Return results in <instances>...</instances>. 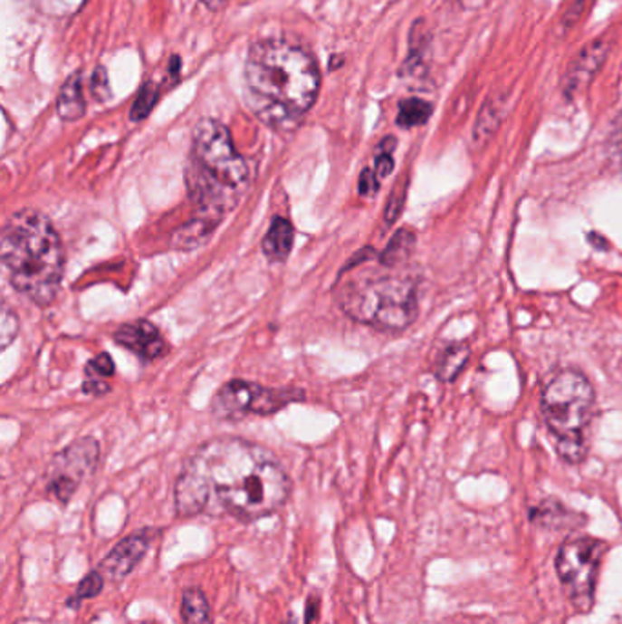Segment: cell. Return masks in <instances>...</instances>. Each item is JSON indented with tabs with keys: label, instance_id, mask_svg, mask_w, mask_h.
I'll use <instances>...</instances> for the list:
<instances>
[{
	"label": "cell",
	"instance_id": "cell-1",
	"mask_svg": "<svg viewBox=\"0 0 622 624\" xmlns=\"http://www.w3.org/2000/svg\"><path fill=\"white\" fill-rule=\"evenodd\" d=\"M291 478L267 447L239 437H217L185 460L174 485L179 517H232L254 523L280 512Z\"/></svg>",
	"mask_w": 622,
	"mask_h": 624
},
{
	"label": "cell",
	"instance_id": "cell-2",
	"mask_svg": "<svg viewBox=\"0 0 622 624\" xmlns=\"http://www.w3.org/2000/svg\"><path fill=\"white\" fill-rule=\"evenodd\" d=\"M318 64L303 46L265 39L251 46L244 61V99L256 117L278 132L294 130L316 102Z\"/></svg>",
	"mask_w": 622,
	"mask_h": 624
},
{
	"label": "cell",
	"instance_id": "cell-3",
	"mask_svg": "<svg viewBox=\"0 0 622 624\" xmlns=\"http://www.w3.org/2000/svg\"><path fill=\"white\" fill-rule=\"evenodd\" d=\"M0 262L15 291L39 307L50 305L64 276V248L53 223L39 210L12 214L0 234Z\"/></svg>",
	"mask_w": 622,
	"mask_h": 624
},
{
	"label": "cell",
	"instance_id": "cell-4",
	"mask_svg": "<svg viewBox=\"0 0 622 624\" xmlns=\"http://www.w3.org/2000/svg\"><path fill=\"white\" fill-rule=\"evenodd\" d=\"M541 406L560 458L569 464L582 462L588 455V429L595 413L591 382L580 370H559L546 384Z\"/></svg>",
	"mask_w": 622,
	"mask_h": 624
},
{
	"label": "cell",
	"instance_id": "cell-5",
	"mask_svg": "<svg viewBox=\"0 0 622 624\" xmlns=\"http://www.w3.org/2000/svg\"><path fill=\"white\" fill-rule=\"evenodd\" d=\"M338 300L352 320L380 331H404L418 316L416 283L407 276L380 274L350 280L341 287Z\"/></svg>",
	"mask_w": 622,
	"mask_h": 624
},
{
	"label": "cell",
	"instance_id": "cell-6",
	"mask_svg": "<svg viewBox=\"0 0 622 624\" xmlns=\"http://www.w3.org/2000/svg\"><path fill=\"white\" fill-rule=\"evenodd\" d=\"M188 170L235 196L246 187L251 176V168L235 150L228 129L215 119H201L194 127Z\"/></svg>",
	"mask_w": 622,
	"mask_h": 624
},
{
	"label": "cell",
	"instance_id": "cell-7",
	"mask_svg": "<svg viewBox=\"0 0 622 624\" xmlns=\"http://www.w3.org/2000/svg\"><path fill=\"white\" fill-rule=\"evenodd\" d=\"M608 546L593 537L568 539L557 553L555 570L566 595L580 610L593 604L597 577Z\"/></svg>",
	"mask_w": 622,
	"mask_h": 624
},
{
	"label": "cell",
	"instance_id": "cell-8",
	"mask_svg": "<svg viewBox=\"0 0 622 624\" xmlns=\"http://www.w3.org/2000/svg\"><path fill=\"white\" fill-rule=\"evenodd\" d=\"M303 398L298 389H271L260 384L232 380L225 384L212 400V413L219 420H237L248 413L273 415Z\"/></svg>",
	"mask_w": 622,
	"mask_h": 624
},
{
	"label": "cell",
	"instance_id": "cell-9",
	"mask_svg": "<svg viewBox=\"0 0 622 624\" xmlns=\"http://www.w3.org/2000/svg\"><path fill=\"white\" fill-rule=\"evenodd\" d=\"M99 460L100 447L95 438L84 437L72 442L52 458L44 473L46 494L59 504H68L82 482L93 475Z\"/></svg>",
	"mask_w": 622,
	"mask_h": 624
},
{
	"label": "cell",
	"instance_id": "cell-10",
	"mask_svg": "<svg viewBox=\"0 0 622 624\" xmlns=\"http://www.w3.org/2000/svg\"><path fill=\"white\" fill-rule=\"evenodd\" d=\"M159 535L154 528L139 530L129 537H124L120 542H117L111 552L99 562V571L104 579L111 582H120L127 579L136 566L143 561L147 555L150 544Z\"/></svg>",
	"mask_w": 622,
	"mask_h": 624
},
{
	"label": "cell",
	"instance_id": "cell-11",
	"mask_svg": "<svg viewBox=\"0 0 622 624\" xmlns=\"http://www.w3.org/2000/svg\"><path fill=\"white\" fill-rule=\"evenodd\" d=\"M609 41L598 39L589 43L580 50V53L573 59V62L568 66L564 79H562V90L568 97L586 88L602 70L608 53H609Z\"/></svg>",
	"mask_w": 622,
	"mask_h": 624
},
{
	"label": "cell",
	"instance_id": "cell-12",
	"mask_svg": "<svg viewBox=\"0 0 622 624\" xmlns=\"http://www.w3.org/2000/svg\"><path fill=\"white\" fill-rule=\"evenodd\" d=\"M113 340L143 360H156L167 352V341L158 327L147 320L124 323L113 332Z\"/></svg>",
	"mask_w": 622,
	"mask_h": 624
},
{
	"label": "cell",
	"instance_id": "cell-13",
	"mask_svg": "<svg viewBox=\"0 0 622 624\" xmlns=\"http://www.w3.org/2000/svg\"><path fill=\"white\" fill-rule=\"evenodd\" d=\"M530 519L533 524L550 528V530H562V528H575L579 524V515L566 508L557 498H548L542 501L530 512Z\"/></svg>",
	"mask_w": 622,
	"mask_h": 624
},
{
	"label": "cell",
	"instance_id": "cell-14",
	"mask_svg": "<svg viewBox=\"0 0 622 624\" xmlns=\"http://www.w3.org/2000/svg\"><path fill=\"white\" fill-rule=\"evenodd\" d=\"M294 245V228L285 217H274L263 237L262 251L271 262H285Z\"/></svg>",
	"mask_w": 622,
	"mask_h": 624
},
{
	"label": "cell",
	"instance_id": "cell-15",
	"mask_svg": "<svg viewBox=\"0 0 622 624\" xmlns=\"http://www.w3.org/2000/svg\"><path fill=\"white\" fill-rule=\"evenodd\" d=\"M86 113V101L82 93V81L79 73L70 75L57 97V115L66 120H79Z\"/></svg>",
	"mask_w": 622,
	"mask_h": 624
},
{
	"label": "cell",
	"instance_id": "cell-16",
	"mask_svg": "<svg viewBox=\"0 0 622 624\" xmlns=\"http://www.w3.org/2000/svg\"><path fill=\"white\" fill-rule=\"evenodd\" d=\"M471 356V347L464 341L449 343L435 361V374L436 379L449 384L456 380L458 374L464 370Z\"/></svg>",
	"mask_w": 622,
	"mask_h": 624
},
{
	"label": "cell",
	"instance_id": "cell-17",
	"mask_svg": "<svg viewBox=\"0 0 622 624\" xmlns=\"http://www.w3.org/2000/svg\"><path fill=\"white\" fill-rule=\"evenodd\" d=\"M221 219L210 217L205 214H197L190 223L183 225L172 239V245L177 251H192V248L199 246L203 241L210 237V234L215 230Z\"/></svg>",
	"mask_w": 622,
	"mask_h": 624
},
{
	"label": "cell",
	"instance_id": "cell-18",
	"mask_svg": "<svg viewBox=\"0 0 622 624\" xmlns=\"http://www.w3.org/2000/svg\"><path fill=\"white\" fill-rule=\"evenodd\" d=\"M181 619L185 624H212V608L201 588H187L181 597Z\"/></svg>",
	"mask_w": 622,
	"mask_h": 624
},
{
	"label": "cell",
	"instance_id": "cell-19",
	"mask_svg": "<svg viewBox=\"0 0 622 624\" xmlns=\"http://www.w3.org/2000/svg\"><path fill=\"white\" fill-rule=\"evenodd\" d=\"M504 117V101L502 99H487L483 108L478 113L476 124L473 129V141L476 145H483L501 127V120Z\"/></svg>",
	"mask_w": 622,
	"mask_h": 624
},
{
	"label": "cell",
	"instance_id": "cell-20",
	"mask_svg": "<svg viewBox=\"0 0 622 624\" xmlns=\"http://www.w3.org/2000/svg\"><path fill=\"white\" fill-rule=\"evenodd\" d=\"M415 243H416V235L413 230H409V228L398 230L380 256L382 265L384 267H397V265L404 264L411 256Z\"/></svg>",
	"mask_w": 622,
	"mask_h": 624
},
{
	"label": "cell",
	"instance_id": "cell-21",
	"mask_svg": "<svg viewBox=\"0 0 622 624\" xmlns=\"http://www.w3.org/2000/svg\"><path fill=\"white\" fill-rule=\"evenodd\" d=\"M433 113V106L424 101V99H406L400 102L398 106V117L397 122L398 127L402 129H415V127H422L429 120Z\"/></svg>",
	"mask_w": 622,
	"mask_h": 624
},
{
	"label": "cell",
	"instance_id": "cell-22",
	"mask_svg": "<svg viewBox=\"0 0 622 624\" xmlns=\"http://www.w3.org/2000/svg\"><path fill=\"white\" fill-rule=\"evenodd\" d=\"M23 3L46 17L64 19L77 14L86 0H23Z\"/></svg>",
	"mask_w": 622,
	"mask_h": 624
},
{
	"label": "cell",
	"instance_id": "cell-23",
	"mask_svg": "<svg viewBox=\"0 0 622 624\" xmlns=\"http://www.w3.org/2000/svg\"><path fill=\"white\" fill-rule=\"evenodd\" d=\"M427 50V39H426V32L422 30L420 23L415 24L413 34H411V50H409V57L402 68L404 73L409 75H416L422 73L424 70V55Z\"/></svg>",
	"mask_w": 622,
	"mask_h": 624
},
{
	"label": "cell",
	"instance_id": "cell-24",
	"mask_svg": "<svg viewBox=\"0 0 622 624\" xmlns=\"http://www.w3.org/2000/svg\"><path fill=\"white\" fill-rule=\"evenodd\" d=\"M158 99H159V88L154 82L143 84V88L139 90V93L134 101V106L130 110V119L136 122L147 119L150 115V111L154 110Z\"/></svg>",
	"mask_w": 622,
	"mask_h": 624
},
{
	"label": "cell",
	"instance_id": "cell-25",
	"mask_svg": "<svg viewBox=\"0 0 622 624\" xmlns=\"http://www.w3.org/2000/svg\"><path fill=\"white\" fill-rule=\"evenodd\" d=\"M102 588H104V577H102V573L99 570H93V571H90L88 575L82 577V581L79 582V586L75 590V595H72L68 604L77 608L81 600L97 597L102 591Z\"/></svg>",
	"mask_w": 622,
	"mask_h": 624
},
{
	"label": "cell",
	"instance_id": "cell-26",
	"mask_svg": "<svg viewBox=\"0 0 622 624\" xmlns=\"http://www.w3.org/2000/svg\"><path fill=\"white\" fill-rule=\"evenodd\" d=\"M395 149H397V139L393 136H388L380 143V147H378V156H377V161H375V172H377L380 181L384 178L391 176V172L395 168V161H393Z\"/></svg>",
	"mask_w": 622,
	"mask_h": 624
},
{
	"label": "cell",
	"instance_id": "cell-27",
	"mask_svg": "<svg viewBox=\"0 0 622 624\" xmlns=\"http://www.w3.org/2000/svg\"><path fill=\"white\" fill-rule=\"evenodd\" d=\"M113 372H115V363H113V360L110 358V354H106V352L95 356V358L90 360L88 365H86V377H88V379L104 380V379L113 377Z\"/></svg>",
	"mask_w": 622,
	"mask_h": 624
},
{
	"label": "cell",
	"instance_id": "cell-28",
	"mask_svg": "<svg viewBox=\"0 0 622 624\" xmlns=\"http://www.w3.org/2000/svg\"><path fill=\"white\" fill-rule=\"evenodd\" d=\"M19 316L5 305L3 318H0V341H3V349H6L15 340V336L19 334Z\"/></svg>",
	"mask_w": 622,
	"mask_h": 624
},
{
	"label": "cell",
	"instance_id": "cell-29",
	"mask_svg": "<svg viewBox=\"0 0 622 624\" xmlns=\"http://www.w3.org/2000/svg\"><path fill=\"white\" fill-rule=\"evenodd\" d=\"M90 91L99 102H106L111 97L110 81H108V73L104 68H97L93 72L91 81H90Z\"/></svg>",
	"mask_w": 622,
	"mask_h": 624
},
{
	"label": "cell",
	"instance_id": "cell-30",
	"mask_svg": "<svg viewBox=\"0 0 622 624\" xmlns=\"http://www.w3.org/2000/svg\"><path fill=\"white\" fill-rule=\"evenodd\" d=\"M380 188V179L377 176V172L372 170V168H365L359 176V183H358V190H359V196H365V197H372Z\"/></svg>",
	"mask_w": 622,
	"mask_h": 624
},
{
	"label": "cell",
	"instance_id": "cell-31",
	"mask_svg": "<svg viewBox=\"0 0 622 624\" xmlns=\"http://www.w3.org/2000/svg\"><path fill=\"white\" fill-rule=\"evenodd\" d=\"M404 201H406V188H395L391 192L389 203L386 206V223L393 225L398 219V216L404 208Z\"/></svg>",
	"mask_w": 622,
	"mask_h": 624
},
{
	"label": "cell",
	"instance_id": "cell-32",
	"mask_svg": "<svg viewBox=\"0 0 622 624\" xmlns=\"http://www.w3.org/2000/svg\"><path fill=\"white\" fill-rule=\"evenodd\" d=\"M609 149H611L613 156L617 158V161L622 165V111L618 113V117L613 122L611 136H609Z\"/></svg>",
	"mask_w": 622,
	"mask_h": 624
},
{
	"label": "cell",
	"instance_id": "cell-33",
	"mask_svg": "<svg viewBox=\"0 0 622 624\" xmlns=\"http://www.w3.org/2000/svg\"><path fill=\"white\" fill-rule=\"evenodd\" d=\"M82 391L91 395V397H100V395H106L110 391V386L99 379H86L82 384Z\"/></svg>",
	"mask_w": 622,
	"mask_h": 624
},
{
	"label": "cell",
	"instance_id": "cell-34",
	"mask_svg": "<svg viewBox=\"0 0 622 624\" xmlns=\"http://www.w3.org/2000/svg\"><path fill=\"white\" fill-rule=\"evenodd\" d=\"M318 611H320V597L311 595L305 604V624H314V620L318 619Z\"/></svg>",
	"mask_w": 622,
	"mask_h": 624
},
{
	"label": "cell",
	"instance_id": "cell-35",
	"mask_svg": "<svg viewBox=\"0 0 622 624\" xmlns=\"http://www.w3.org/2000/svg\"><path fill=\"white\" fill-rule=\"evenodd\" d=\"M458 3L465 12H478L485 6L487 0H458Z\"/></svg>",
	"mask_w": 622,
	"mask_h": 624
},
{
	"label": "cell",
	"instance_id": "cell-36",
	"mask_svg": "<svg viewBox=\"0 0 622 624\" xmlns=\"http://www.w3.org/2000/svg\"><path fill=\"white\" fill-rule=\"evenodd\" d=\"M201 3H203L208 10L215 12V10H219V8L225 5V0H201Z\"/></svg>",
	"mask_w": 622,
	"mask_h": 624
},
{
	"label": "cell",
	"instance_id": "cell-37",
	"mask_svg": "<svg viewBox=\"0 0 622 624\" xmlns=\"http://www.w3.org/2000/svg\"><path fill=\"white\" fill-rule=\"evenodd\" d=\"M283 624H298V619H296V617L291 613Z\"/></svg>",
	"mask_w": 622,
	"mask_h": 624
}]
</instances>
